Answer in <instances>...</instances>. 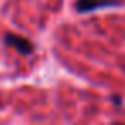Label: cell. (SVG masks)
I'll list each match as a JSON object with an SVG mask.
<instances>
[{"mask_svg": "<svg viewBox=\"0 0 125 125\" xmlns=\"http://www.w3.org/2000/svg\"><path fill=\"white\" fill-rule=\"evenodd\" d=\"M122 0H77L75 10L79 14H89L98 9H110V7H122Z\"/></svg>", "mask_w": 125, "mask_h": 125, "instance_id": "obj_1", "label": "cell"}, {"mask_svg": "<svg viewBox=\"0 0 125 125\" xmlns=\"http://www.w3.org/2000/svg\"><path fill=\"white\" fill-rule=\"evenodd\" d=\"M4 43L14 50H17L21 55H31L33 50H34V45L26 40L24 36H19V34H14V33H7L4 36Z\"/></svg>", "mask_w": 125, "mask_h": 125, "instance_id": "obj_2", "label": "cell"}, {"mask_svg": "<svg viewBox=\"0 0 125 125\" xmlns=\"http://www.w3.org/2000/svg\"><path fill=\"white\" fill-rule=\"evenodd\" d=\"M113 101H115L116 104H120V103H122V99H120V98H113Z\"/></svg>", "mask_w": 125, "mask_h": 125, "instance_id": "obj_3", "label": "cell"}, {"mask_svg": "<svg viewBox=\"0 0 125 125\" xmlns=\"http://www.w3.org/2000/svg\"><path fill=\"white\" fill-rule=\"evenodd\" d=\"M115 125H122V123H115Z\"/></svg>", "mask_w": 125, "mask_h": 125, "instance_id": "obj_4", "label": "cell"}]
</instances>
